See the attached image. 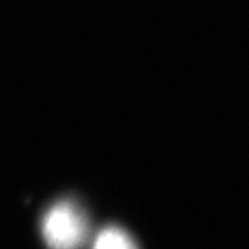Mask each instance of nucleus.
<instances>
[{
  "instance_id": "nucleus-1",
  "label": "nucleus",
  "mask_w": 249,
  "mask_h": 249,
  "mask_svg": "<svg viewBox=\"0 0 249 249\" xmlns=\"http://www.w3.org/2000/svg\"><path fill=\"white\" fill-rule=\"evenodd\" d=\"M40 231L49 249H80L89 240V216L76 199L62 198L43 213Z\"/></svg>"
},
{
  "instance_id": "nucleus-2",
  "label": "nucleus",
  "mask_w": 249,
  "mask_h": 249,
  "mask_svg": "<svg viewBox=\"0 0 249 249\" xmlns=\"http://www.w3.org/2000/svg\"><path fill=\"white\" fill-rule=\"evenodd\" d=\"M91 249H139V245L124 229L111 224L96 234Z\"/></svg>"
}]
</instances>
